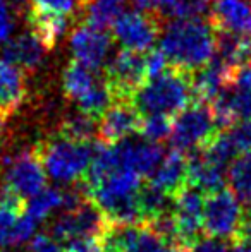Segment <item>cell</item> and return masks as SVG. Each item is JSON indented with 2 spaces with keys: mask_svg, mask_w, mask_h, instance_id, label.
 <instances>
[{
  "mask_svg": "<svg viewBox=\"0 0 251 252\" xmlns=\"http://www.w3.org/2000/svg\"><path fill=\"white\" fill-rule=\"evenodd\" d=\"M172 127H174L172 117L162 115V113H151V115L141 117L140 134L143 136V139L158 144L160 141L172 136Z\"/></svg>",
  "mask_w": 251,
  "mask_h": 252,
  "instance_id": "cell-29",
  "label": "cell"
},
{
  "mask_svg": "<svg viewBox=\"0 0 251 252\" xmlns=\"http://www.w3.org/2000/svg\"><path fill=\"white\" fill-rule=\"evenodd\" d=\"M146 57L122 48L105 67V84L114 101H133L136 91L146 83Z\"/></svg>",
  "mask_w": 251,
  "mask_h": 252,
  "instance_id": "cell-7",
  "label": "cell"
},
{
  "mask_svg": "<svg viewBox=\"0 0 251 252\" xmlns=\"http://www.w3.org/2000/svg\"><path fill=\"white\" fill-rule=\"evenodd\" d=\"M112 148H114L119 168L134 172L140 177L151 175L158 163L164 159V151H162L160 144L150 143L146 139H126L122 143L114 144Z\"/></svg>",
  "mask_w": 251,
  "mask_h": 252,
  "instance_id": "cell-12",
  "label": "cell"
},
{
  "mask_svg": "<svg viewBox=\"0 0 251 252\" xmlns=\"http://www.w3.org/2000/svg\"><path fill=\"white\" fill-rule=\"evenodd\" d=\"M47 48L41 45V41L35 36L31 31L17 34L16 38H10L2 48V55L5 60L19 65L24 72H35L43 62V57Z\"/></svg>",
  "mask_w": 251,
  "mask_h": 252,
  "instance_id": "cell-18",
  "label": "cell"
},
{
  "mask_svg": "<svg viewBox=\"0 0 251 252\" xmlns=\"http://www.w3.org/2000/svg\"><path fill=\"white\" fill-rule=\"evenodd\" d=\"M110 226L108 220L91 199H84L76 208L67 209L52 221L50 233L55 240L69 242L74 239H102Z\"/></svg>",
  "mask_w": 251,
  "mask_h": 252,
  "instance_id": "cell-6",
  "label": "cell"
},
{
  "mask_svg": "<svg viewBox=\"0 0 251 252\" xmlns=\"http://www.w3.org/2000/svg\"><path fill=\"white\" fill-rule=\"evenodd\" d=\"M218 132L210 105L194 101L176 115L171 137L176 150L186 153L205 148Z\"/></svg>",
  "mask_w": 251,
  "mask_h": 252,
  "instance_id": "cell-5",
  "label": "cell"
},
{
  "mask_svg": "<svg viewBox=\"0 0 251 252\" xmlns=\"http://www.w3.org/2000/svg\"><path fill=\"white\" fill-rule=\"evenodd\" d=\"M215 53V59L231 69H239L251 63V34H236L217 30Z\"/></svg>",
  "mask_w": 251,
  "mask_h": 252,
  "instance_id": "cell-19",
  "label": "cell"
},
{
  "mask_svg": "<svg viewBox=\"0 0 251 252\" xmlns=\"http://www.w3.org/2000/svg\"><path fill=\"white\" fill-rule=\"evenodd\" d=\"M0 117H3V115H2V113H0ZM3 119H5V117H3Z\"/></svg>",
  "mask_w": 251,
  "mask_h": 252,
  "instance_id": "cell-41",
  "label": "cell"
},
{
  "mask_svg": "<svg viewBox=\"0 0 251 252\" xmlns=\"http://www.w3.org/2000/svg\"><path fill=\"white\" fill-rule=\"evenodd\" d=\"M217 30L210 19L172 21L162 38V52L178 69L196 72L215 57Z\"/></svg>",
  "mask_w": 251,
  "mask_h": 252,
  "instance_id": "cell-1",
  "label": "cell"
},
{
  "mask_svg": "<svg viewBox=\"0 0 251 252\" xmlns=\"http://www.w3.org/2000/svg\"><path fill=\"white\" fill-rule=\"evenodd\" d=\"M188 252H229V242L215 237H200L194 244H191Z\"/></svg>",
  "mask_w": 251,
  "mask_h": 252,
  "instance_id": "cell-35",
  "label": "cell"
},
{
  "mask_svg": "<svg viewBox=\"0 0 251 252\" xmlns=\"http://www.w3.org/2000/svg\"><path fill=\"white\" fill-rule=\"evenodd\" d=\"M66 252H105L100 239H74L66 242Z\"/></svg>",
  "mask_w": 251,
  "mask_h": 252,
  "instance_id": "cell-37",
  "label": "cell"
},
{
  "mask_svg": "<svg viewBox=\"0 0 251 252\" xmlns=\"http://www.w3.org/2000/svg\"><path fill=\"white\" fill-rule=\"evenodd\" d=\"M229 96L239 120L251 119V63L236 70L234 79L229 86Z\"/></svg>",
  "mask_w": 251,
  "mask_h": 252,
  "instance_id": "cell-26",
  "label": "cell"
},
{
  "mask_svg": "<svg viewBox=\"0 0 251 252\" xmlns=\"http://www.w3.org/2000/svg\"><path fill=\"white\" fill-rule=\"evenodd\" d=\"M189 159L184 153L174 150L164 156L158 166L150 175V184L164 192L176 196L182 187L188 186Z\"/></svg>",
  "mask_w": 251,
  "mask_h": 252,
  "instance_id": "cell-17",
  "label": "cell"
},
{
  "mask_svg": "<svg viewBox=\"0 0 251 252\" xmlns=\"http://www.w3.org/2000/svg\"><path fill=\"white\" fill-rule=\"evenodd\" d=\"M95 70L84 67L83 63L71 60L62 72V90L67 100L79 103L83 98L91 94L100 83H97Z\"/></svg>",
  "mask_w": 251,
  "mask_h": 252,
  "instance_id": "cell-23",
  "label": "cell"
},
{
  "mask_svg": "<svg viewBox=\"0 0 251 252\" xmlns=\"http://www.w3.org/2000/svg\"><path fill=\"white\" fill-rule=\"evenodd\" d=\"M236 70L238 69H231V67L224 65L220 60L214 57L210 63H207L193 74L194 100L210 105L225 88L231 86Z\"/></svg>",
  "mask_w": 251,
  "mask_h": 252,
  "instance_id": "cell-14",
  "label": "cell"
},
{
  "mask_svg": "<svg viewBox=\"0 0 251 252\" xmlns=\"http://www.w3.org/2000/svg\"><path fill=\"white\" fill-rule=\"evenodd\" d=\"M203 192L189 184L174 196L172 215L178 225L179 240L184 249H189L191 244L200 239V232L203 230Z\"/></svg>",
  "mask_w": 251,
  "mask_h": 252,
  "instance_id": "cell-9",
  "label": "cell"
},
{
  "mask_svg": "<svg viewBox=\"0 0 251 252\" xmlns=\"http://www.w3.org/2000/svg\"><path fill=\"white\" fill-rule=\"evenodd\" d=\"M93 143H77L61 134L47 136L35 144L48 177L61 184L76 182L86 177L95 155Z\"/></svg>",
  "mask_w": 251,
  "mask_h": 252,
  "instance_id": "cell-3",
  "label": "cell"
},
{
  "mask_svg": "<svg viewBox=\"0 0 251 252\" xmlns=\"http://www.w3.org/2000/svg\"><path fill=\"white\" fill-rule=\"evenodd\" d=\"M23 213V197L7 189H0V252L16 247L17 223Z\"/></svg>",
  "mask_w": 251,
  "mask_h": 252,
  "instance_id": "cell-20",
  "label": "cell"
},
{
  "mask_svg": "<svg viewBox=\"0 0 251 252\" xmlns=\"http://www.w3.org/2000/svg\"><path fill=\"white\" fill-rule=\"evenodd\" d=\"M64 197H66L64 190L55 189V187H45L36 196L30 197V201L26 204V213L36 223L45 221L52 213L57 211L59 208H62Z\"/></svg>",
  "mask_w": 251,
  "mask_h": 252,
  "instance_id": "cell-28",
  "label": "cell"
},
{
  "mask_svg": "<svg viewBox=\"0 0 251 252\" xmlns=\"http://www.w3.org/2000/svg\"><path fill=\"white\" fill-rule=\"evenodd\" d=\"M250 237H251V220H250Z\"/></svg>",
  "mask_w": 251,
  "mask_h": 252,
  "instance_id": "cell-39",
  "label": "cell"
},
{
  "mask_svg": "<svg viewBox=\"0 0 251 252\" xmlns=\"http://www.w3.org/2000/svg\"><path fill=\"white\" fill-rule=\"evenodd\" d=\"M229 252H251V244L250 242H241V244H236L234 249L229 251Z\"/></svg>",
  "mask_w": 251,
  "mask_h": 252,
  "instance_id": "cell-38",
  "label": "cell"
},
{
  "mask_svg": "<svg viewBox=\"0 0 251 252\" xmlns=\"http://www.w3.org/2000/svg\"><path fill=\"white\" fill-rule=\"evenodd\" d=\"M30 252H66L59 246V240H55L48 233L35 235V239L30 244Z\"/></svg>",
  "mask_w": 251,
  "mask_h": 252,
  "instance_id": "cell-36",
  "label": "cell"
},
{
  "mask_svg": "<svg viewBox=\"0 0 251 252\" xmlns=\"http://www.w3.org/2000/svg\"><path fill=\"white\" fill-rule=\"evenodd\" d=\"M141 113L131 101H114L98 122V136L102 143L114 146L133 134H140Z\"/></svg>",
  "mask_w": 251,
  "mask_h": 252,
  "instance_id": "cell-11",
  "label": "cell"
},
{
  "mask_svg": "<svg viewBox=\"0 0 251 252\" xmlns=\"http://www.w3.org/2000/svg\"><path fill=\"white\" fill-rule=\"evenodd\" d=\"M61 136L67 137L71 141L77 143H93V139L98 136V124L95 119H91L86 113H71L61 122L57 130Z\"/></svg>",
  "mask_w": 251,
  "mask_h": 252,
  "instance_id": "cell-27",
  "label": "cell"
},
{
  "mask_svg": "<svg viewBox=\"0 0 251 252\" xmlns=\"http://www.w3.org/2000/svg\"><path fill=\"white\" fill-rule=\"evenodd\" d=\"M203 230L207 235L231 244L250 242V218L232 190L220 189L205 199Z\"/></svg>",
  "mask_w": 251,
  "mask_h": 252,
  "instance_id": "cell-4",
  "label": "cell"
},
{
  "mask_svg": "<svg viewBox=\"0 0 251 252\" xmlns=\"http://www.w3.org/2000/svg\"><path fill=\"white\" fill-rule=\"evenodd\" d=\"M164 21L143 10L124 12L114 26V38L126 48L133 52H148L158 40Z\"/></svg>",
  "mask_w": 251,
  "mask_h": 252,
  "instance_id": "cell-8",
  "label": "cell"
},
{
  "mask_svg": "<svg viewBox=\"0 0 251 252\" xmlns=\"http://www.w3.org/2000/svg\"><path fill=\"white\" fill-rule=\"evenodd\" d=\"M225 134L238 155H251V119L239 120Z\"/></svg>",
  "mask_w": 251,
  "mask_h": 252,
  "instance_id": "cell-31",
  "label": "cell"
},
{
  "mask_svg": "<svg viewBox=\"0 0 251 252\" xmlns=\"http://www.w3.org/2000/svg\"><path fill=\"white\" fill-rule=\"evenodd\" d=\"M84 2H86V0H30L31 5L40 7V9L54 10V12H61V14H66V16L79 14Z\"/></svg>",
  "mask_w": 251,
  "mask_h": 252,
  "instance_id": "cell-33",
  "label": "cell"
},
{
  "mask_svg": "<svg viewBox=\"0 0 251 252\" xmlns=\"http://www.w3.org/2000/svg\"><path fill=\"white\" fill-rule=\"evenodd\" d=\"M189 173L188 184L201 192H215V190L224 189L225 173L224 168L215 163H212L208 158H205L203 153L196 151L189 156Z\"/></svg>",
  "mask_w": 251,
  "mask_h": 252,
  "instance_id": "cell-21",
  "label": "cell"
},
{
  "mask_svg": "<svg viewBox=\"0 0 251 252\" xmlns=\"http://www.w3.org/2000/svg\"><path fill=\"white\" fill-rule=\"evenodd\" d=\"M26 72L19 65L0 57V113L10 119L26 101Z\"/></svg>",
  "mask_w": 251,
  "mask_h": 252,
  "instance_id": "cell-13",
  "label": "cell"
},
{
  "mask_svg": "<svg viewBox=\"0 0 251 252\" xmlns=\"http://www.w3.org/2000/svg\"><path fill=\"white\" fill-rule=\"evenodd\" d=\"M124 7L126 0H86L79 10V17L86 26L107 31L124 14Z\"/></svg>",
  "mask_w": 251,
  "mask_h": 252,
  "instance_id": "cell-22",
  "label": "cell"
},
{
  "mask_svg": "<svg viewBox=\"0 0 251 252\" xmlns=\"http://www.w3.org/2000/svg\"><path fill=\"white\" fill-rule=\"evenodd\" d=\"M210 12L212 0H179L172 19H208Z\"/></svg>",
  "mask_w": 251,
  "mask_h": 252,
  "instance_id": "cell-30",
  "label": "cell"
},
{
  "mask_svg": "<svg viewBox=\"0 0 251 252\" xmlns=\"http://www.w3.org/2000/svg\"><path fill=\"white\" fill-rule=\"evenodd\" d=\"M133 2L138 10L153 14L165 23L167 19H172L179 0H133Z\"/></svg>",
  "mask_w": 251,
  "mask_h": 252,
  "instance_id": "cell-32",
  "label": "cell"
},
{
  "mask_svg": "<svg viewBox=\"0 0 251 252\" xmlns=\"http://www.w3.org/2000/svg\"><path fill=\"white\" fill-rule=\"evenodd\" d=\"M24 16H26V23L30 24L31 33L41 41V45L47 50L55 48V45L59 43L61 36L69 26V16L54 12V10L40 9V7H35L31 3L24 12Z\"/></svg>",
  "mask_w": 251,
  "mask_h": 252,
  "instance_id": "cell-16",
  "label": "cell"
},
{
  "mask_svg": "<svg viewBox=\"0 0 251 252\" xmlns=\"http://www.w3.org/2000/svg\"><path fill=\"white\" fill-rule=\"evenodd\" d=\"M193 74L171 65L164 74L144 83L131 103L141 115H178L196 101L193 93Z\"/></svg>",
  "mask_w": 251,
  "mask_h": 252,
  "instance_id": "cell-2",
  "label": "cell"
},
{
  "mask_svg": "<svg viewBox=\"0 0 251 252\" xmlns=\"http://www.w3.org/2000/svg\"><path fill=\"white\" fill-rule=\"evenodd\" d=\"M210 21L218 31L251 34V0H212Z\"/></svg>",
  "mask_w": 251,
  "mask_h": 252,
  "instance_id": "cell-15",
  "label": "cell"
},
{
  "mask_svg": "<svg viewBox=\"0 0 251 252\" xmlns=\"http://www.w3.org/2000/svg\"><path fill=\"white\" fill-rule=\"evenodd\" d=\"M179 252H188V251H179Z\"/></svg>",
  "mask_w": 251,
  "mask_h": 252,
  "instance_id": "cell-40",
  "label": "cell"
},
{
  "mask_svg": "<svg viewBox=\"0 0 251 252\" xmlns=\"http://www.w3.org/2000/svg\"><path fill=\"white\" fill-rule=\"evenodd\" d=\"M138 199H140V209L144 223L155 221L162 215L172 211V206H174V196L157 189L151 184H148L146 187H141Z\"/></svg>",
  "mask_w": 251,
  "mask_h": 252,
  "instance_id": "cell-25",
  "label": "cell"
},
{
  "mask_svg": "<svg viewBox=\"0 0 251 252\" xmlns=\"http://www.w3.org/2000/svg\"><path fill=\"white\" fill-rule=\"evenodd\" d=\"M144 57H146V70H148V77H150V79L164 74L165 70L171 67V63H169L165 53L162 52V48H151V50H148V53Z\"/></svg>",
  "mask_w": 251,
  "mask_h": 252,
  "instance_id": "cell-34",
  "label": "cell"
},
{
  "mask_svg": "<svg viewBox=\"0 0 251 252\" xmlns=\"http://www.w3.org/2000/svg\"><path fill=\"white\" fill-rule=\"evenodd\" d=\"M112 41H114V36H110L107 31L79 24L74 28L71 34V52L76 62L98 72L107 62Z\"/></svg>",
  "mask_w": 251,
  "mask_h": 252,
  "instance_id": "cell-10",
  "label": "cell"
},
{
  "mask_svg": "<svg viewBox=\"0 0 251 252\" xmlns=\"http://www.w3.org/2000/svg\"><path fill=\"white\" fill-rule=\"evenodd\" d=\"M231 190L246 213H251V155H241L232 161L227 172Z\"/></svg>",
  "mask_w": 251,
  "mask_h": 252,
  "instance_id": "cell-24",
  "label": "cell"
}]
</instances>
